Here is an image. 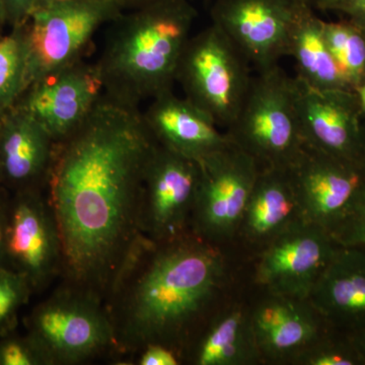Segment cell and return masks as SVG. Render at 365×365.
Instances as JSON below:
<instances>
[{"label":"cell","instance_id":"6da1fadb","mask_svg":"<svg viewBox=\"0 0 365 365\" xmlns=\"http://www.w3.org/2000/svg\"><path fill=\"white\" fill-rule=\"evenodd\" d=\"M157 141L139 108L105 93L56 144L46 195L63 249L61 282L104 299L136 242L146 163Z\"/></svg>","mask_w":365,"mask_h":365},{"label":"cell","instance_id":"7a4b0ae2","mask_svg":"<svg viewBox=\"0 0 365 365\" xmlns=\"http://www.w3.org/2000/svg\"><path fill=\"white\" fill-rule=\"evenodd\" d=\"M225 277L220 248L192 232L165 242L141 237L105 299L115 359L132 361L150 344L169 346L182 356Z\"/></svg>","mask_w":365,"mask_h":365},{"label":"cell","instance_id":"3957f363","mask_svg":"<svg viewBox=\"0 0 365 365\" xmlns=\"http://www.w3.org/2000/svg\"><path fill=\"white\" fill-rule=\"evenodd\" d=\"M196 18L189 0H151L120 14L96 63L105 95L139 108L143 101L173 91Z\"/></svg>","mask_w":365,"mask_h":365},{"label":"cell","instance_id":"277c9868","mask_svg":"<svg viewBox=\"0 0 365 365\" xmlns=\"http://www.w3.org/2000/svg\"><path fill=\"white\" fill-rule=\"evenodd\" d=\"M225 133L260 169H289L306 148L295 109L294 78L279 64L257 71Z\"/></svg>","mask_w":365,"mask_h":365},{"label":"cell","instance_id":"5b68a950","mask_svg":"<svg viewBox=\"0 0 365 365\" xmlns=\"http://www.w3.org/2000/svg\"><path fill=\"white\" fill-rule=\"evenodd\" d=\"M31 329L46 365L86 364L116 353L104 299L66 283L35 309Z\"/></svg>","mask_w":365,"mask_h":365},{"label":"cell","instance_id":"8992f818","mask_svg":"<svg viewBox=\"0 0 365 365\" xmlns=\"http://www.w3.org/2000/svg\"><path fill=\"white\" fill-rule=\"evenodd\" d=\"M250 66L230 38L211 24L187 41L178 63L176 81L187 100L227 130L251 85Z\"/></svg>","mask_w":365,"mask_h":365},{"label":"cell","instance_id":"52a82bcc","mask_svg":"<svg viewBox=\"0 0 365 365\" xmlns=\"http://www.w3.org/2000/svg\"><path fill=\"white\" fill-rule=\"evenodd\" d=\"M122 9L119 0H66L36 9L26 24L29 86L81 60L98 29Z\"/></svg>","mask_w":365,"mask_h":365},{"label":"cell","instance_id":"ba28073f","mask_svg":"<svg viewBox=\"0 0 365 365\" xmlns=\"http://www.w3.org/2000/svg\"><path fill=\"white\" fill-rule=\"evenodd\" d=\"M199 163L200 181L191 232L218 247L239 232L261 169L253 158L232 141Z\"/></svg>","mask_w":365,"mask_h":365},{"label":"cell","instance_id":"9c48e42d","mask_svg":"<svg viewBox=\"0 0 365 365\" xmlns=\"http://www.w3.org/2000/svg\"><path fill=\"white\" fill-rule=\"evenodd\" d=\"M200 174V163L157 143L141 187L138 227L143 237L165 242L191 234Z\"/></svg>","mask_w":365,"mask_h":365},{"label":"cell","instance_id":"30bf717a","mask_svg":"<svg viewBox=\"0 0 365 365\" xmlns=\"http://www.w3.org/2000/svg\"><path fill=\"white\" fill-rule=\"evenodd\" d=\"M311 9L307 0H215L211 24L263 71L288 56L292 31Z\"/></svg>","mask_w":365,"mask_h":365},{"label":"cell","instance_id":"8fae6325","mask_svg":"<svg viewBox=\"0 0 365 365\" xmlns=\"http://www.w3.org/2000/svg\"><path fill=\"white\" fill-rule=\"evenodd\" d=\"M302 222L332 235L344 222L365 184L360 163L304 148L287 170Z\"/></svg>","mask_w":365,"mask_h":365},{"label":"cell","instance_id":"7c38bea8","mask_svg":"<svg viewBox=\"0 0 365 365\" xmlns=\"http://www.w3.org/2000/svg\"><path fill=\"white\" fill-rule=\"evenodd\" d=\"M339 247L323 228L297 223L264 246L256 282L269 294L307 300Z\"/></svg>","mask_w":365,"mask_h":365},{"label":"cell","instance_id":"4fadbf2b","mask_svg":"<svg viewBox=\"0 0 365 365\" xmlns=\"http://www.w3.org/2000/svg\"><path fill=\"white\" fill-rule=\"evenodd\" d=\"M43 191L19 192L6 230V250L36 288L60 279L64 264L58 227Z\"/></svg>","mask_w":365,"mask_h":365},{"label":"cell","instance_id":"5bb4252c","mask_svg":"<svg viewBox=\"0 0 365 365\" xmlns=\"http://www.w3.org/2000/svg\"><path fill=\"white\" fill-rule=\"evenodd\" d=\"M103 93L97 66L81 59L29 86L16 105L30 113L57 144L81 126Z\"/></svg>","mask_w":365,"mask_h":365},{"label":"cell","instance_id":"9a60e30c","mask_svg":"<svg viewBox=\"0 0 365 365\" xmlns=\"http://www.w3.org/2000/svg\"><path fill=\"white\" fill-rule=\"evenodd\" d=\"M295 109L304 144L331 157L360 163L359 100L349 90H319L294 78Z\"/></svg>","mask_w":365,"mask_h":365},{"label":"cell","instance_id":"2e32d148","mask_svg":"<svg viewBox=\"0 0 365 365\" xmlns=\"http://www.w3.org/2000/svg\"><path fill=\"white\" fill-rule=\"evenodd\" d=\"M56 143L23 107L16 105L0 117V158L4 181L19 192L46 190Z\"/></svg>","mask_w":365,"mask_h":365},{"label":"cell","instance_id":"e0dca14e","mask_svg":"<svg viewBox=\"0 0 365 365\" xmlns=\"http://www.w3.org/2000/svg\"><path fill=\"white\" fill-rule=\"evenodd\" d=\"M143 116L157 143L198 163L230 141L210 117L173 91L153 98Z\"/></svg>","mask_w":365,"mask_h":365},{"label":"cell","instance_id":"ac0fdd59","mask_svg":"<svg viewBox=\"0 0 365 365\" xmlns=\"http://www.w3.org/2000/svg\"><path fill=\"white\" fill-rule=\"evenodd\" d=\"M250 314L262 359L295 360L319 341L322 318L309 300L269 294Z\"/></svg>","mask_w":365,"mask_h":365},{"label":"cell","instance_id":"d6986e66","mask_svg":"<svg viewBox=\"0 0 365 365\" xmlns=\"http://www.w3.org/2000/svg\"><path fill=\"white\" fill-rule=\"evenodd\" d=\"M307 300L322 319L365 330V248L339 247Z\"/></svg>","mask_w":365,"mask_h":365},{"label":"cell","instance_id":"ffe728a7","mask_svg":"<svg viewBox=\"0 0 365 365\" xmlns=\"http://www.w3.org/2000/svg\"><path fill=\"white\" fill-rule=\"evenodd\" d=\"M299 202L287 170L261 169L249 197L239 232L266 245L302 222Z\"/></svg>","mask_w":365,"mask_h":365},{"label":"cell","instance_id":"44dd1931","mask_svg":"<svg viewBox=\"0 0 365 365\" xmlns=\"http://www.w3.org/2000/svg\"><path fill=\"white\" fill-rule=\"evenodd\" d=\"M190 345V361L195 365H246L262 359L251 314L241 307L217 317Z\"/></svg>","mask_w":365,"mask_h":365},{"label":"cell","instance_id":"7402d4cb","mask_svg":"<svg viewBox=\"0 0 365 365\" xmlns=\"http://www.w3.org/2000/svg\"><path fill=\"white\" fill-rule=\"evenodd\" d=\"M288 56L294 59L295 78L306 85L319 90H349L327 45L324 21L319 20L313 9L295 25Z\"/></svg>","mask_w":365,"mask_h":365},{"label":"cell","instance_id":"603a6c76","mask_svg":"<svg viewBox=\"0 0 365 365\" xmlns=\"http://www.w3.org/2000/svg\"><path fill=\"white\" fill-rule=\"evenodd\" d=\"M29 88L26 25L0 37V117L13 109Z\"/></svg>","mask_w":365,"mask_h":365},{"label":"cell","instance_id":"cb8c5ba5","mask_svg":"<svg viewBox=\"0 0 365 365\" xmlns=\"http://www.w3.org/2000/svg\"><path fill=\"white\" fill-rule=\"evenodd\" d=\"M324 35L346 85L359 88L365 81V30L351 21H324Z\"/></svg>","mask_w":365,"mask_h":365},{"label":"cell","instance_id":"d4e9b609","mask_svg":"<svg viewBox=\"0 0 365 365\" xmlns=\"http://www.w3.org/2000/svg\"><path fill=\"white\" fill-rule=\"evenodd\" d=\"M30 288L23 274L0 268V324L11 318L16 307L25 302Z\"/></svg>","mask_w":365,"mask_h":365},{"label":"cell","instance_id":"484cf974","mask_svg":"<svg viewBox=\"0 0 365 365\" xmlns=\"http://www.w3.org/2000/svg\"><path fill=\"white\" fill-rule=\"evenodd\" d=\"M332 237L340 247L365 248V184L349 215Z\"/></svg>","mask_w":365,"mask_h":365},{"label":"cell","instance_id":"4316f807","mask_svg":"<svg viewBox=\"0 0 365 365\" xmlns=\"http://www.w3.org/2000/svg\"><path fill=\"white\" fill-rule=\"evenodd\" d=\"M361 360L357 349L352 351L342 346L321 344L318 341L295 361L306 365H354Z\"/></svg>","mask_w":365,"mask_h":365},{"label":"cell","instance_id":"83f0119b","mask_svg":"<svg viewBox=\"0 0 365 365\" xmlns=\"http://www.w3.org/2000/svg\"><path fill=\"white\" fill-rule=\"evenodd\" d=\"M0 364L4 365H35L44 364L38 348L32 340L21 343L19 341H9L0 347Z\"/></svg>","mask_w":365,"mask_h":365},{"label":"cell","instance_id":"f1b7e54d","mask_svg":"<svg viewBox=\"0 0 365 365\" xmlns=\"http://www.w3.org/2000/svg\"><path fill=\"white\" fill-rule=\"evenodd\" d=\"M179 352L169 346L150 344L140 350L132 361L136 365H178L181 364Z\"/></svg>","mask_w":365,"mask_h":365},{"label":"cell","instance_id":"f546056e","mask_svg":"<svg viewBox=\"0 0 365 365\" xmlns=\"http://www.w3.org/2000/svg\"><path fill=\"white\" fill-rule=\"evenodd\" d=\"M39 0H1L7 25L13 28L26 25Z\"/></svg>","mask_w":365,"mask_h":365},{"label":"cell","instance_id":"4dcf8cb0","mask_svg":"<svg viewBox=\"0 0 365 365\" xmlns=\"http://www.w3.org/2000/svg\"><path fill=\"white\" fill-rule=\"evenodd\" d=\"M333 11L345 13L352 24L365 30V0H337Z\"/></svg>","mask_w":365,"mask_h":365},{"label":"cell","instance_id":"1f68e13d","mask_svg":"<svg viewBox=\"0 0 365 365\" xmlns=\"http://www.w3.org/2000/svg\"><path fill=\"white\" fill-rule=\"evenodd\" d=\"M313 7L321 9H333L337 0H307Z\"/></svg>","mask_w":365,"mask_h":365},{"label":"cell","instance_id":"d6a6232c","mask_svg":"<svg viewBox=\"0 0 365 365\" xmlns=\"http://www.w3.org/2000/svg\"><path fill=\"white\" fill-rule=\"evenodd\" d=\"M357 351L359 352L360 356H361L362 360L365 361V330L360 331V334L359 338H357L356 345Z\"/></svg>","mask_w":365,"mask_h":365},{"label":"cell","instance_id":"836d02e7","mask_svg":"<svg viewBox=\"0 0 365 365\" xmlns=\"http://www.w3.org/2000/svg\"><path fill=\"white\" fill-rule=\"evenodd\" d=\"M356 90H359L357 91V100H359L360 109L365 113V81Z\"/></svg>","mask_w":365,"mask_h":365},{"label":"cell","instance_id":"e575fe53","mask_svg":"<svg viewBox=\"0 0 365 365\" xmlns=\"http://www.w3.org/2000/svg\"><path fill=\"white\" fill-rule=\"evenodd\" d=\"M6 25H7L6 14H4V6H2L1 0H0V37L2 36V30H4Z\"/></svg>","mask_w":365,"mask_h":365},{"label":"cell","instance_id":"d590c367","mask_svg":"<svg viewBox=\"0 0 365 365\" xmlns=\"http://www.w3.org/2000/svg\"><path fill=\"white\" fill-rule=\"evenodd\" d=\"M6 239H4V230H2L1 222H0V255H1L2 251L6 249Z\"/></svg>","mask_w":365,"mask_h":365},{"label":"cell","instance_id":"8d00e7d4","mask_svg":"<svg viewBox=\"0 0 365 365\" xmlns=\"http://www.w3.org/2000/svg\"><path fill=\"white\" fill-rule=\"evenodd\" d=\"M151 1V0H128L126 4V6H138L141 4H146V2Z\"/></svg>","mask_w":365,"mask_h":365},{"label":"cell","instance_id":"74e56055","mask_svg":"<svg viewBox=\"0 0 365 365\" xmlns=\"http://www.w3.org/2000/svg\"><path fill=\"white\" fill-rule=\"evenodd\" d=\"M66 1V0H39L38 7L49 6V4H56V2Z\"/></svg>","mask_w":365,"mask_h":365},{"label":"cell","instance_id":"f35d334b","mask_svg":"<svg viewBox=\"0 0 365 365\" xmlns=\"http://www.w3.org/2000/svg\"><path fill=\"white\" fill-rule=\"evenodd\" d=\"M4 181V170H2L1 158H0V182Z\"/></svg>","mask_w":365,"mask_h":365},{"label":"cell","instance_id":"ab89813d","mask_svg":"<svg viewBox=\"0 0 365 365\" xmlns=\"http://www.w3.org/2000/svg\"><path fill=\"white\" fill-rule=\"evenodd\" d=\"M128 0H119L120 4H122V6H123V9L125 6H126V4Z\"/></svg>","mask_w":365,"mask_h":365},{"label":"cell","instance_id":"60d3db41","mask_svg":"<svg viewBox=\"0 0 365 365\" xmlns=\"http://www.w3.org/2000/svg\"><path fill=\"white\" fill-rule=\"evenodd\" d=\"M364 151H365V143H364Z\"/></svg>","mask_w":365,"mask_h":365}]
</instances>
